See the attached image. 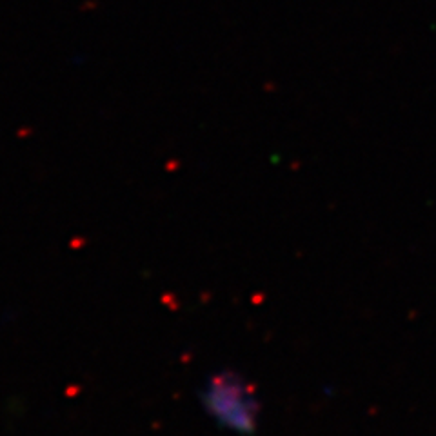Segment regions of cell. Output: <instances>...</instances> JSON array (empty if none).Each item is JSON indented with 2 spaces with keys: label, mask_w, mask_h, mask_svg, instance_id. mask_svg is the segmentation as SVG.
I'll use <instances>...</instances> for the list:
<instances>
[{
  "label": "cell",
  "mask_w": 436,
  "mask_h": 436,
  "mask_svg": "<svg viewBox=\"0 0 436 436\" xmlns=\"http://www.w3.org/2000/svg\"><path fill=\"white\" fill-rule=\"evenodd\" d=\"M206 415L223 429L238 435L255 431L258 402L244 378L233 371H220L209 376L200 391Z\"/></svg>",
  "instance_id": "cell-1"
}]
</instances>
